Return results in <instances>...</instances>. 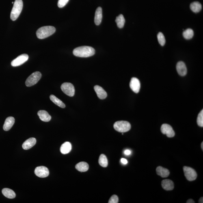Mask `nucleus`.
Returning <instances> with one entry per match:
<instances>
[{
	"mask_svg": "<svg viewBox=\"0 0 203 203\" xmlns=\"http://www.w3.org/2000/svg\"><path fill=\"white\" fill-rule=\"evenodd\" d=\"M158 41L160 45L164 46L165 43V40L164 35L163 33L160 32L157 35Z\"/></svg>",
	"mask_w": 203,
	"mask_h": 203,
	"instance_id": "cd10ccee",
	"label": "nucleus"
},
{
	"mask_svg": "<svg viewBox=\"0 0 203 203\" xmlns=\"http://www.w3.org/2000/svg\"><path fill=\"white\" fill-rule=\"evenodd\" d=\"M115 22L117 24V27L119 28H123L125 22L124 16L122 14L119 15L116 18Z\"/></svg>",
	"mask_w": 203,
	"mask_h": 203,
	"instance_id": "393cba45",
	"label": "nucleus"
},
{
	"mask_svg": "<svg viewBox=\"0 0 203 203\" xmlns=\"http://www.w3.org/2000/svg\"><path fill=\"white\" fill-rule=\"evenodd\" d=\"M121 162L124 165H126L128 163V161L127 160H126L125 158H122V159H121Z\"/></svg>",
	"mask_w": 203,
	"mask_h": 203,
	"instance_id": "2f4dec72",
	"label": "nucleus"
},
{
	"mask_svg": "<svg viewBox=\"0 0 203 203\" xmlns=\"http://www.w3.org/2000/svg\"><path fill=\"white\" fill-rule=\"evenodd\" d=\"M183 170L184 175L188 180L191 181L196 179L197 174L194 169L190 167L184 166Z\"/></svg>",
	"mask_w": 203,
	"mask_h": 203,
	"instance_id": "0eeeda50",
	"label": "nucleus"
},
{
	"mask_svg": "<svg viewBox=\"0 0 203 203\" xmlns=\"http://www.w3.org/2000/svg\"><path fill=\"white\" fill-rule=\"evenodd\" d=\"M61 88L63 92L69 96H74L75 94V89L71 83H64L61 85Z\"/></svg>",
	"mask_w": 203,
	"mask_h": 203,
	"instance_id": "423d86ee",
	"label": "nucleus"
},
{
	"mask_svg": "<svg viewBox=\"0 0 203 203\" xmlns=\"http://www.w3.org/2000/svg\"><path fill=\"white\" fill-rule=\"evenodd\" d=\"M23 7V3L22 0H15L10 14V18L13 21L17 19L21 13Z\"/></svg>",
	"mask_w": 203,
	"mask_h": 203,
	"instance_id": "7ed1b4c3",
	"label": "nucleus"
},
{
	"mask_svg": "<svg viewBox=\"0 0 203 203\" xmlns=\"http://www.w3.org/2000/svg\"><path fill=\"white\" fill-rule=\"evenodd\" d=\"M176 70L179 74L184 76L187 74V69L186 65L182 61H179L176 65Z\"/></svg>",
	"mask_w": 203,
	"mask_h": 203,
	"instance_id": "f8f14e48",
	"label": "nucleus"
},
{
	"mask_svg": "<svg viewBox=\"0 0 203 203\" xmlns=\"http://www.w3.org/2000/svg\"><path fill=\"white\" fill-rule=\"evenodd\" d=\"M55 31V28L53 26H44L40 28L37 31V36L39 39L45 38L53 34Z\"/></svg>",
	"mask_w": 203,
	"mask_h": 203,
	"instance_id": "f03ea898",
	"label": "nucleus"
},
{
	"mask_svg": "<svg viewBox=\"0 0 203 203\" xmlns=\"http://www.w3.org/2000/svg\"><path fill=\"white\" fill-rule=\"evenodd\" d=\"M72 145L70 142H66L61 145L60 148V151L63 154H66L69 153L72 150Z\"/></svg>",
	"mask_w": 203,
	"mask_h": 203,
	"instance_id": "aec40b11",
	"label": "nucleus"
},
{
	"mask_svg": "<svg viewBox=\"0 0 203 203\" xmlns=\"http://www.w3.org/2000/svg\"><path fill=\"white\" fill-rule=\"evenodd\" d=\"M156 172L158 175L161 176V177L165 178L169 176L170 172L168 169L163 168L161 166H158L156 169Z\"/></svg>",
	"mask_w": 203,
	"mask_h": 203,
	"instance_id": "6ab92c4d",
	"label": "nucleus"
},
{
	"mask_svg": "<svg viewBox=\"0 0 203 203\" xmlns=\"http://www.w3.org/2000/svg\"><path fill=\"white\" fill-rule=\"evenodd\" d=\"M3 195L5 197L9 199H14L16 196V195L14 192L8 188H4L2 190Z\"/></svg>",
	"mask_w": 203,
	"mask_h": 203,
	"instance_id": "4be33fe9",
	"label": "nucleus"
},
{
	"mask_svg": "<svg viewBox=\"0 0 203 203\" xmlns=\"http://www.w3.org/2000/svg\"><path fill=\"white\" fill-rule=\"evenodd\" d=\"M28 58V55L27 54H23L18 56L17 58L14 59L11 63V65L13 67L20 66L27 61Z\"/></svg>",
	"mask_w": 203,
	"mask_h": 203,
	"instance_id": "6e6552de",
	"label": "nucleus"
},
{
	"mask_svg": "<svg viewBox=\"0 0 203 203\" xmlns=\"http://www.w3.org/2000/svg\"><path fill=\"white\" fill-rule=\"evenodd\" d=\"M193 35V31L190 28L187 29L183 32V36L184 38L187 40H189L192 38Z\"/></svg>",
	"mask_w": 203,
	"mask_h": 203,
	"instance_id": "bb28decb",
	"label": "nucleus"
},
{
	"mask_svg": "<svg viewBox=\"0 0 203 203\" xmlns=\"http://www.w3.org/2000/svg\"><path fill=\"white\" fill-rule=\"evenodd\" d=\"M69 1V0H59L58 3V6L59 8H63L67 4Z\"/></svg>",
	"mask_w": 203,
	"mask_h": 203,
	"instance_id": "c756f323",
	"label": "nucleus"
},
{
	"mask_svg": "<svg viewBox=\"0 0 203 203\" xmlns=\"http://www.w3.org/2000/svg\"><path fill=\"white\" fill-rule=\"evenodd\" d=\"M42 77V74L39 72L33 73L29 76L25 82L27 87H31L36 84Z\"/></svg>",
	"mask_w": 203,
	"mask_h": 203,
	"instance_id": "39448f33",
	"label": "nucleus"
},
{
	"mask_svg": "<svg viewBox=\"0 0 203 203\" xmlns=\"http://www.w3.org/2000/svg\"><path fill=\"white\" fill-rule=\"evenodd\" d=\"M129 86L130 88L135 93H138L140 89V83L139 79L136 78H133L130 81Z\"/></svg>",
	"mask_w": 203,
	"mask_h": 203,
	"instance_id": "9b49d317",
	"label": "nucleus"
},
{
	"mask_svg": "<svg viewBox=\"0 0 203 203\" xmlns=\"http://www.w3.org/2000/svg\"><path fill=\"white\" fill-rule=\"evenodd\" d=\"M186 203H195V202L194 201L193 199H189V200H188Z\"/></svg>",
	"mask_w": 203,
	"mask_h": 203,
	"instance_id": "72a5a7b5",
	"label": "nucleus"
},
{
	"mask_svg": "<svg viewBox=\"0 0 203 203\" xmlns=\"http://www.w3.org/2000/svg\"><path fill=\"white\" fill-rule=\"evenodd\" d=\"M197 124L200 127H203V110L199 114L197 120Z\"/></svg>",
	"mask_w": 203,
	"mask_h": 203,
	"instance_id": "c85d7f7f",
	"label": "nucleus"
},
{
	"mask_svg": "<svg viewBox=\"0 0 203 203\" xmlns=\"http://www.w3.org/2000/svg\"><path fill=\"white\" fill-rule=\"evenodd\" d=\"M50 99L51 101L59 107L61 108H64L66 107L65 104L59 99L58 98L53 95H51L50 96Z\"/></svg>",
	"mask_w": 203,
	"mask_h": 203,
	"instance_id": "b1692460",
	"label": "nucleus"
},
{
	"mask_svg": "<svg viewBox=\"0 0 203 203\" xmlns=\"http://www.w3.org/2000/svg\"><path fill=\"white\" fill-rule=\"evenodd\" d=\"M99 163L100 166L102 167H107L108 165V161L107 157L104 154H101L99 159Z\"/></svg>",
	"mask_w": 203,
	"mask_h": 203,
	"instance_id": "a878e982",
	"label": "nucleus"
},
{
	"mask_svg": "<svg viewBox=\"0 0 203 203\" xmlns=\"http://www.w3.org/2000/svg\"><path fill=\"white\" fill-rule=\"evenodd\" d=\"M198 202L199 203H203V197H202L199 199V200Z\"/></svg>",
	"mask_w": 203,
	"mask_h": 203,
	"instance_id": "f704fd0d",
	"label": "nucleus"
},
{
	"mask_svg": "<svg viewBox=\"0 0 203 203\" xmlns=\"http://www.w3.org/2000/svg\"><path fill=\"white\" fill-rule=\"evenodd\" d=\"M131 152L129 150H126L124 151V154L126 155H129L131 154Z\"/></svg>",
	"mask_w": 203,
	"mask_h": 203,
	"instance_id": "473e14b6",
	"label": "nucleus"
},
{
	"mask_svg": "<svg viewBox=\"0 0 203 203\" xmlns=\"http://www.w3.org/2000/svg\"><path fill=\"white\" fill-rule=\"evenodd\" d=\"M15 122V119L13 117H7L5 120L3 129L5 131H8L11 129Z\"/></svg>",
	"mask_w": 203,
	"mask_h": 203,
	"instance_id": "dca6fc26",
	"label": "nucleus"
},
{
	"mask_svg": "<svg viewBox=\"0 0 203 203\" xmlns=\"http://www.w3.org/2000/svg\"><path fill=\"white\" fill-rule=\"evenodd\" d=\"M161 130L162 133L166 135L169 138L174 137L175 135V132L172 126L168 124H162Z\"/></svg>",
	"mask_w": 203,
	"mask_h": 203,
	"instance_id": "9d476101",
	"label": "nucleus"
},
{
	"mask_svg": "<svg viewBox=\"0 0 203 203\" xmlns=\"http://www.w3.org/2000/svg\"><path fill=\"white\" fill-rule=\"evenodd\" d=\"M36 143V140L34 138H30L26 140L22 145V148L24 150H28L31 148Z\"/></svg>",
	"mask_w": 203,
	"mask_h": 203,
	"instance_id": "2eb2a0df",
	"label": "nucleus"
},
{
	"mask_svg": "<svg viewBox=\"0 0 203 203\" xmlns=\"http://www.w3.org/2000/svg\"><path fill=\"white\" fill-rule=\"evenodd\" d=\"M114 128L116 131L120 133H125L131 129V125L129 122L125 121H119L115 122Z\"/></svg>",
	"mask_w": 203,
	"mask_h": 203,
	"instance_id": "20e7f679",
	"label": "nucleus"
},
{
	"mask_svg": "<svg viewBox=\"0 0 203 203\" xmlns=\"http://www.w3.org/2000/svg\"><path fill=\"white\" fill-rule=\"evenodd\" d=\"M190 8L193 12L197 13L200 12L202 9V5L198 2H194L191 3Z\"/></svg>",
	"mask_w": 203,
	"mask_h": 203,
	"instance_id": "5701e85b",
	"label": "nucleus"
},
{
	"mask_svg": "<svg viewBox=\"0 0 203 203\" xmlns=\"http://www.w3.org/2000/svg\"><path fill=\"white\" fill-rule=\"evenodd\" d=\"M102 18V9L99 7L96 9L94 17V23L96 25H99L101 23Z\"/></svg>",
	"mask_w": 203,
	"mask_h": 203,
	"instance_id": "a211bd4d",
	"label": "nucleus"
},
{
	"mask_svg": "<svg viewBox=\"0 0 203 203\" xmlns=\"http://www.w3.org/2000/svg\"><path fill=\"white\" fill-rule=\"evenodd\" d=\"M34 173L35 175L40 178H44L49 176V170L47 167L41 166H38L35 168Z\"/></svg>",
	"mask_w": 203,
	"mask_h": 203,
	"instance_id": "1a4fd4ad",
	"label": "nucleus"
},
{
	"mask_svg": "<svg viewBox=\"0 0 203 203\" xmlns=\"http://www.w3.org/2000/svg\"><path fill=\"white\" fill-rule=\"evenodd\" d=\"M119 202L118 197L116 195H113L109 200V203H117Z\"/></svg>",
	"mask_w": 203,
	"mask_h": 203,
	"instance_id": "7c9ffc66",
	"label": "nucleus"
},
{
	"mask_svg": "<svg viewBox=\"0 0 203 203\" xmlns=\"http://www.w3.org/2000/svg\"><path fill=\"white\" fill-rule=\"evenodd\" d=\"M201 148H202V150H203V142L202 143H201Z\"/></svg>",
	"mask_w": 203,
	"mask_h": 203,
	"instance_id": "c9c22d12",
	"label": "nucleus"
},
{
	"mask_svg": "<svg viewBox=\"0 0 203 203\" xmlns=\"http://www.w3.org/2000/svg\"><path fill=\"white\" fill-rule=\"evenodd\" d=\"M75 168L79 172H85L89 170V165L86 162H79L76 165Z\"/></svg>",
	"mask_w": 203,
	"mask_h": 203,
	"instance_id": "412c9836",
	"label": "nucleus"
},
{
	"mask_svg": "<svg viewBox=\"0 0 203 203\" xmlns=\"http://www.w3.org/2000/svg\"><path fill=\"white\" fill-rule=\"evenodd\" d=\"M41 120L44 122H48L51 120V117L47 111L45 110L39 111L37 113Z\"/></svg>",
	"mask_w": 203,
	"mask_h": 203,
	"instance_id": "f3484780",
	"label": "nucleus"
},
{
	"mask_svg": "<svg viewBox=\"0 0 203 203\" xmlns=\"http://www.w3.org/2000/svg\"><path fill=\"white\" fill-rule=\"evenodd\" d=\"M161 185L163 189L165 190H172L174 188V182L170 180H162Z\"/></svg>",
	"mask_w": 203,
	"mask_h": 203,
	"instance_id": "ddd939ff",
	"label": "nucleus"
},
{
	"mask_svg": "<svg viewBox=\"0 0 203 203\" xmlns=\"http://www.w3.org/2000/svg\"><path fill=\"white\" fill-rule=\"evenodd\" d=\"M95 51L94 48L88 46H83L74 49L73 54L76 57L87 58L94 55Z\"/></svg>",
	"mask_w": 203,
	"mask_h": 203,
	"instance_id": "f257e3e1",
	"label": "nucleus"
},
{
	"mask_svg": "<svg viewBox=\"0 0 203 203\" xmlns=\"http://www.w3.org/2000/svg\"><path fill=\"white\" fill-rule=\"evenodd\" d=\"M94 90L96 93L98 97L101 99H105L107 96V92L102 87L96 85L94 87Z\"/></svg>",
	"mask_w": 203,
	"mask_h": 203,
	"instance_id": "4468645a",
	"label": "nucleus"
}]
</instances>
